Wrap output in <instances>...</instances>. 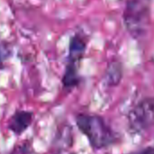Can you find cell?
<instances>
[{
  "mask_svg": "<svg viewBox=\"0 0 154 154\" xmlns=\"http://www.w3.org/2000/svg\"><path fill=\"white\" fill-rule=\"evenodd\" d=\"M76 124L96 150L107 148L116 141V133L98 116L80 114L76 117Z\"/></svg>",
  "mask_w": 154,
  "mask_h": 154,
  "instance_id": "1",
  "label": "cell"
},
{
  "mask_svg": "<svg viewBox=\"0 0 154 154\" xmlns=\"http://www.w3.org/2000/svg\"><path fill=\"white\" fill-rule=\"evenodd\" d=\"M128 126L134 134H142L154 126V97L141 100L128 113Z\"/></svg>",
  "mask_w": 154,
  "mask_h": 154,
  "instance_id": "2",
  "label": "cell"
},
{
  "mask_svg": "<svg viewBox=\"0 0 154 154\" xmlns=\"http://www.w3.org/2000/svg\"><path fill=\"white\" fill-rule=\"evenodd\" d=\"M32 121V114L28 111H17L10 118L8 128L14 134H20L23 133Z\"/></svg>",
  "mask_w": 154,
  "mask_h": 154,
  "instance_id": "3",
  "label": "cell"
},
{
  "mask_svg": "<svg viewBox=\"0 0 154 154\" xmlns=\"http://www.w3.org/2000/svg\"><path fill=\"white\" fill-rule=\"evenodd\" d=\"M87 48V43L82 36L75 34L70 38L69 44L68 61L78 63L84 56Z\"/></svg>",
  "mask_w": 154,
  "mask_h": 154,
  "instance_id": "4",
  "label": "cell"
},
{
  "mask_svg": "<svg viewBox=\"0 0 154 154\" xmlns=\"http://www.w3.org/2000/svg\"><path fill=\"white\" fill-rule=\"evenodd\" d=\"M79 83V76L78 73L77 63L69 62L66 65L62 77V84L66 88H72Z\"/></svg>",
  "mask_w": 154,
  "mask_h": 154,
  "instance_id": "5",
  "label": "cell"
},
{
  "mask_svg": "<svg viewBox=\"0 0 154 154\" xmlns=\"http://www.w3.org/2000/svg\"><path fill=\"white\" fill-rule=\"evenodd\" d=\"M122 76L123 70L121 64L118 62H113L108 66L106 71L105 79L109 86H117L121 81Z\"/></svg>",
  "mask_w": 154,
  "mask_h": 154,
  "instance_id": "6",
  "label": "cell"
},
{
  "mask_svg": "<svg viewBox=\"0 0 154 154\" xmlns=\"http://www.w3.org/2000/svg\"><path fill=\"white\" fill-rule=\"evenodd\" d=\"M131 154H154V146H148L141 150L135 151Z\"/></svg>",
  "mask_w": 154,
  "mask_h": 154,
  "instance_id": "7",
  "label": "cell"
},
{
  "mask_svg": "<svg viewBox=\"0 0 154 154\" xmlns=\"http://www.w3.org/2000/svg\"><path fill=\"white\" fill-rule=\"evenodd\" d=\"M2 65H3V56H2V53L0 51V68L2 67Z\"/></svg>",
  "mask_w": 154,
  "mask_h": 154,
  "instance_id": "8",
  "label": "cell"
}]
</instances>
